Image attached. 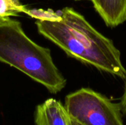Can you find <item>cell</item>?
<instances>
[{
	"mask_svg": "<svg viewBox=\"0 0 126 125\" xmlns=\"http://www.w3.org/2000/svg\"><path fill=\"white\" fill-rule=\"evenodd\" d=\"M75 1H84V0H75ZM87 1H92V0H87Z\"/></svg>",
	"mask_w": 126,
	"mask_h": 125,
	"instance_id": "9c48e42d",
	"label": "cell"
},
{
	"mask_svg": "<svg viewBox=\"0 0 126 125\" xmlns=\"http://www.w3.org/2000/svg\"><path fill=\"white\" fill-rule=\"evenodd\" d=\"M34 122L35 125H71V118L64 105L55 99L49 98L37 105Z\"/></svg>",
	"mask_w": 126,
	"mask_h": 125,
	"instance_id": "277c9868",
	"label": "cell"
},
{
	"mask_svg": "<svg viewBox=\"0 0 126 125\" xmlns=\"http://www.w3.org/2000/svg\"><path fill=\"white\" fill-rule=\"evenodd\" d=\"M64 107L71 119L83 125H125L120 104L91 88L68 94Z\"/></svg>",
	"mask_w": 126,
	"mask_h": 125,
	"instance_id": "3957f363",
	"label": "cell"
},
{
	"mask_svg": "<svg viewBox=\"0 0 126 125\" xmlns=\"http://www.w3.org/2000/svg\"><path fill=\"white\" fill-rule=\"evenodd\" d=\"M28 15L35 18L39 33L68 56L101 71L126 79V69L120 50L74 8L66 7L59 13L30 10Z\"/></svg>",
	"mask_w": 126,
	"mask_h": 125,
	"instance_id": "6da1fadb",
	"label": "cell"
},
{
	"mask_svg": "<svg viewBox=\"0 0 126 125\" xmlns=\"http://www.w3.org/2000/svg\"><path fill=\"white\" fill-rule=\"evenodd\" d=\"M71 125H81L80 123L78 122L77 121H75V120H74V119H71Z\"/></svg>",
	"mask_w": 126,
	"mask_h": 125,
	"instance_id": "ba28073f",
	"label": "cell"
},
{
	"mask_svg": "<svg viewBox=\"0 0 126 125\" xmlns=\"http://www.w3.org/2000/svg\"><path fill=\"white\" fill-rule=\"evenodd\" d=\"M96 12L109 27H116L126 21V0H92Z\"/></svg>",
	"mask_w": 126,
	"mask_h": 125,
	"instance_id": "5b68a950",
	"label": "cell"
},
{
	"mask_svg": "<svg viewBox=\"0 0 126 125\" xmlns=\"http://www.w3.org/2000/svg\"><path fill=\"white\" fill-rule=\"evenodd\" d=\"M120 104L121 106V110H122L123 114L126 116V79L125 80V86H124L123 94V96L121 97V100H120Z\"/></svg>",
	"mask_w": 126,
	"mask_h": 125,
	"instance_id": "52a82bcc",
	"label": "cell"
},
{
	"mask_svg": "<svg viewBox=\"0 0 126 125\" xmlns=\"http://www.w3.org/2000/svg\"><path fill=\"white\" fill-rule=\"evenodd\" d=\"M30 10L20 3L19 0H0V18L17 16L21 13L28 15Z\"/></svg>",
	"mask_w": 126,
	"mask_h": 125,
	"instance_id": "8992f818",
	"label": "cell"
},
{
	"mask_svg": "<svg viewBox=\"0 0 126 125\" xmlns=\"http://www.w3.org/2000/svg\"><path fill=\"white\" fill-rule=\"evenodd\" d=\"M11 17L0 18V61L24 73L51 94L61 92L66 80L54 63L50 50L32 41L21 23Z\"/></svg>",
	"mask_w": 126,
	"mask_h": 125,
	"instance_id": "7a4b0ae2",
	"label": "cell"
}]
</instances>
